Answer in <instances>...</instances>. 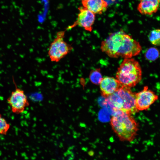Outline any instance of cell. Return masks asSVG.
<instances>
[{"instance_id": "7a4b0ae2", "label": "cell", "mask_w": 160, "mask_h": 160, "mask_svg": "<svg viewBox=\"0 0 160 160\" xmlns=\"http://www.w3.org/2000/svg\"><path fill=\"white\" fill-rule=\"evenodd\" d=\"M115 112L110 121L112 130L121 141H132L137 135V122L130 113L122 111Z\"/></svg>"}, {"instance_id": "9c48e42d", "label": "cell", "mask_w": 160, "mask_h": 160, "mask_svg": "<svg viewBox=\"0 0 160 160\" xmlns=\"http://www.w3.org/2000/svg\"><path fill=\"white\" fill-rule=\"evenodd\" d=\"M99 85L101 94L106 98L116 91L122 86L116 79L108 76L103 78Z\"/></svg>"}, {"instance_id": "277c9868", "label": "cell", "mask_w": 160, "mask_h": 160, "mask_svg": "<svg viewBox=\"0 0 160 160\" xmlns=\"http://www.w3.org/2000/svg\"><path fill=\"white\" fill-rule=\"evenodd\" d=\"M116 78L122 86L130 88L135 86L142 78L139 63L132 58L124 59L118 68Z\"/></svg>"}, {"instance_id": "5b68a950", "label": "cell", "mask_w": 160, "mask_h": 160, "mask_svg": "<svg viewBox=\"0 0 160 160\" xmlns=\"http://www.w3.org/2000/svg\"><path fill=\"white\" fill-rule=\"evenodd\" d=\"M65 31H59L51 43L48 54L50 60L57 63L70 53L73 49L71 44L64 40Z\"/></svg>"}, {"instance_id": "52a82bcc", "label": "cell", "mask_w": 160, "mask_h": 160, "mask_svg": "<svg viewBox=\"0 0 160 160\" xmlns=\"http://www.w3.org/2000/svg\"><path fill=\"white\" fill-rule=\"evenodd\" d=\"M154 92L145 86L140 92L136 93V106L138 111L148 109L158 99Z\"/></svg>"}, {"instance_id": "6da1fadb", "label": "cell", "mask_w": 160, "mask_h": 160, "mask_svg": "<svg viewBox=\"0 0 160 160\" xmlns=\"http://www.w3.org/2000/svg\"><path fill=\"white\" fill-rule=\"evenodd\" d=\"M100 49L110 57L125 59L139 55L142 47L139 42L121 30L110 33L103 41Z\"/></svg>"}, {"instance_id": "4fadbf2b", "label": "cell", "mask_w": 160, "mask_h": 160, "mask_svg": "<svg viewBox=\"0 0 160 160\" xmlns=\"http://www.w3.org/2000/svg\"><path fill=\"white\" fill-rule=\"evenodd\" d=\"M89 79L91 82L96 85H99L102 79V75L100 68L92 70L90 72Z\"/></svg>"}, {"instance_id": "ba28073f", "label": "cell", "mask_w": 160, "mask_h": 160, "mask_svg": "<svg viewBox=\"0 0 160 160\" xmlns=\"http://www.w3.org/2000/svg\"><path fill=\"white\" fill-rule=\"evenodd\" d=\"M78 9L79 12L77 20L68 27L66 30L78 25L87 31L91 32L95 20V15L83 6L79 7Z\"/></svg>"}, {"instance_id": "9a60e30c", "label": "cell", "mask_w": 160, "mask_h": 160, "mask_svg": "<svg viewBox=\"0 0 160 160\" xmlns=\"http://www.w3.org/2000/svg\"><path fill=\"white\" fill-rule=\"evenodd\" d=\"M10 127V125L0 113V134L6 135Z\"/></svg>"}, {"instance_id": "7c38bea8", "label": "cell", "mask_w": 160, "mask_h": 160, "mask_svg": "<svg viewBox=\"0 0 160 160\" xmlns=\"http://www.w3.org/2000/svg\"><path fill=\"white\" fill-rule=\"evenodd\" d=\"M149 41L153 45L160 46V29H154L151 31L148 35Z\"/></svg>"}, {"instance_id": "30bf717a", "label": "cell", "mask_w": 160, "mask_h": 160, "mask_svg": "<svg viewBox=\"0 0 160 160\" xmlns=\"http://www.w3.org/2000/svg\"><path fill=\"white\" fill-rule=\"evenodd\" d=\"M137 6L138 11L142 15H151L158 11L160 0H139Z\"/></svg>"}, {"instance_id": "5bb4252c", "label": "cell", "mask_w": 160, "mask_h": 160, "mask_svg": "<svg viewBox=\"0 0 160 160\" xmlns=\"http://www.w3.org/2000/svg\"><path fill=\"white\" fill-rule=\"evenodd\" d=\"M159 55V52L156 48L151 47L149 48L146 52L145 56L146 59L151 61H153L157 59Z\"/></svg>"}, {"instance_id": "8fae6325", "label": "cell", "mask_w": 160, "mask_h": 160, "mask_svg": "<svg viewBox=\"0 0 160 160\" xmlns=\"http://www.w3.org/2000/svg\"><path fill=\"white\" fill-rule=\"evenodd\" d=\"M83 7L95 15H101L107 10L108 4L105 0H85L81 1Z\"/></svg>"}, {"instance_id": "3957f363", "label": "cell", "mask_w": 160, "mask_h": 160, "mask_svg": "<svg viewBox=\"0 0 160 160\" xmlns=\"http://www.w3.org/2000/svg\"><path fill=\"white\" fill-rule=\"evenodd\" d=\"M136 93L130 88L121 86L106 97L105 101L115 111H122L132 114L138 111L136 106Z\"/></svg>"}, {"instance_id": "8992f818", "label": "cell", "mask_w": 160, "mask_h": 160, "mask_svg": "<svg viewBox=\"0 0 160 160\" xmlns=\"http://www.w3.org/2000/svg\"><path fill=\"white\" fill-rule=\"evenodd\" d=\"M12 111L16 114L23 113L29 105L27 97L23 90L16 88L7 99Z\"/></svg>"}, {"instance_id": "2e32d148", "label": "cell", "mask_w": 160, "mask_h": 160, "mask_svg": "<svg viewBox=\"0 0 160 160\" xmlns=\"http://www.w3.org/2000/svg\"><path fill=\"white\" fill-rule=\"evenodd\" d=\"M81 1H84V0H81Z\"/></svg>"}]
</instances>
